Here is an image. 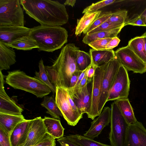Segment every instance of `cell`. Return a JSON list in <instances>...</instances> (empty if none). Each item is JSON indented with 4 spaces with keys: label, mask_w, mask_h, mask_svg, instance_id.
Returning a JSON list of instances; mask_svg holds the SVG:
<instances>
[{
    "label": "cell",
    "mask_w": 146,
    "mask_h": 146,
    "mask_svg": "<svg viewBox=\"0 0 146 146\" xmlns=\"http://www.w3.org/2000/svg\"><path fill=\"white\" fill-rule=\"evenodd\" d=\"M30 35L36 42L39 51L52 52L67 43V31L61 26L40 25L31 28Z\"/></svg>",
    "instance_id": "3"
},
{
    "label": "cell",
    "mask_w": 146,
    "mask_h": 146,
    "mask_svg": "<svg viewBox=\"0 0 146 146\" xmlns=\"http://www.w3.org/2000/svg\"><path fill=\"white\" fill-rule=\"evenodd\" d=\"M23 110L11 99L0 97V113L15 115L22 114Z\"/></svg>",
    "instance_id": "25"
},
{
    "label": "cell",
    "mask_w": 146,
    "mask_h": 146,
    "mask_svg": "<svg viewBox=\"0 0 146 146\" xmlns=\"http://www.w3.org/2000/svg\"><path fill=\"white\" fill-rule=\"evenodd\" d=\"M41 105L47 110L46 113L50 115L52 118L60 120V117L63 116L56 104L54 96H44Z\"/></svg>",
    "instance_id": "27"
},
{
    "label": "cell",
    "mask_w": 146,
    "mask_h": 146,
    "mask_svg": "<svg viewBox=\"0 0 146 146\" xmlns=\"http://www.w3.org/2000/svg\"><path fill=\"white\" fill-rule=\"evenodd\" d=\"M126 146H146V129L141 122L129 125Z\"/></svg>",
    "instance_id": "15"
},
{
    "label": "cell",
    "mask_w": 146,
    "mask_h": 146,
    "mask_svg": "<svg viewBox=\"0 0 146 146\" xmlns=\"http://www.w3.org/2000/svg\"><path fill=\"white\" fill-rule=\"evenodd\" d=\"M46 133L41 117L31 119L27 137L24 146H33Z\"/></svg>",
    "instance_id": "16"
},
{
    "label": "cell",
    "mask_w": 146,
    "mask_h": 146,
    "mask_svg": "<svg viewBox=\"0 0 146 146\" xmlns=\"http://www.w3.org/2000/svg\"><path fill=\"white\" fill-rule=\"evenodd\" d=\"M115 1V0H103L93 3L91 5L85 8L82 13L85 14L96 12L105 6L114 3Z\"/></svg>",
    "instance_id": "34"
},
{
    "label": "cell",
    "mask_w": 146,
    "mask_h": 146,
    "mask_svg": "<svg viewBox=\"0 0 146 146\" xmlns=\"http://www.w3.org/2000/svg\"><path fill=\"white\" fill-rule=\"evenodd\" d=\"M31 120L26 119L19 123L10 134L12 146H24L26 141Z\"/></svg>",
    "instance_id": "17"
},
{
    "label": "cell",
    "mask_w": 146,
    "mask_h": 146,
    "mask_svg": "<svg viewBox=\"0 0 146 146\" xmlns=\"http://www.w3.org/2000/svg\"><path fill=\"white\" fill-rule=\"evenodd\" d=\"M130 85V80L127 70L121 65L114 78L107 102L123 98H128Z\"/></svg>",
    "instance_id": "10"
},
{
    "label": "cell",
    "mask_w": 146,
    "mask_h": 146,
    "mask_svg": "<svg viewBox=\"0 0 146 146\" xmlns=\"http://www.w3.org/2000/svg\"><path fill=\"white\" fill-rule=\"evenodd\" d=\"M120 41V39L117 36L112 38L106 45V49H112L118 46Z\"/></svg>",
    "instance_id": "42"
},
{
    "label": "cell",
    "mask_w": 146,
    "mask_h": 146,
    "mask_svg": "<svg viewBox=\"0 0 146 146\" xmlns=\"http://www.w3.org/2000/svg\"><path fill=\"white\" fill-rule=\"evenodd\" d=\"M92 80L88 83L84 90L81 93L74 92L68 88L65 89L82 114L86 113L88 115L90 112L92 104Z\"/></svg>",
    "instance_id": "12"
},
{
    "label": "cell",
    "mask_w": 146,
    "mask_h": 146,
    "mask_svg": "<svg viewBox=\"0 0 146 146\" xmlns=\"http://www.w3.org/2000/svg\"><path fill=\"white\" fill-rule=\"evenodd\" d=\"M145 24L146 26V16L145 17Z\"/></svg>",
    "instance_id": "48"
},
{
    "label": "cell",
    "mask_w": 146,
    "mask_h": 146,
    "mask_svg": "<svg viewBox=\"0 0 146 146\" xmlns=\"http://www.w3.org/2000/svg\"><path fill=\"white\" fill-rule=\"evenodd\" d=\"M123 117L129 125L133 124L137 121L135 116L133 108L128 98H123L115 100Z\"/></svg>",
    "instance_id": "22"
},
{
    "label": "cell",
    "mask_w": 146,
    "mask_h": 146,
    "mask_svg": "<svg viewBox=\"0 0 146 146\" xmlns=\"http://www.w3.org/2000/svg\"><path fill=\"white\" fill-rule=\"evenodd\" d=\"M111 38H108L97 39L90 43L88 45L92 48L95 50H105L106 45Z\"/></svg>",
    "instance_id": "36"
},
{
    "label": "cell",
    "mask_w": 146,
    "mask_h": 146,
    "mask_svg": "<svg viewBox=\"0 0 146 146\" xmlns=\"http://www.w3.org/2000/svg\"><path fill=\"white\" fill-rule=\"evenodd\" d=\"M30 30L24 26L0 27V42L8 46L20 38L29 35Z\"/></svg>",
    "instance_id": "13"
},
{
    "label": "cell",
    "mask_w": 146,
    "mask_h": 146,
    "mask_svg": "<svg viewBox=\"0 0 146 146\" xmlns=\"http://www.w3.org/2000/svg\"><path fill=\"white\" fill-rule=\"evenodd\" d=\"M80 49L74 43L66 44L51 66H45L51 83L56 87L70 88L72 76L78 71L76 58Z\"/></svg>",
    "instance_id": "2"
},
{
    "label": "cell",
    "mask_w": 146,
    "mask_h": 146,
    "mask_svg": "<svg viewBox=\"0 0 146 146\" xmlns=\"http://www.w3.org/2000/svg\"><path fill=\"white\" fill-rule=\"evenodd\" d=\"M43 120L47 133L55 139L63 137L64 129L60 119L45 116Z\"/></svg>",
    "instance_id": "20"
},
{
    "label": "cell",
    "mask_w": 146,
    "mask_h": 146,
    "mask_svg": "<svg viewBox=\"0 0 146 146\" xmlns=\"http://www.w3.org/2000/svg\"><path fill=\"white\" fill-rule=\"evenodd\" d=\"M121 65L116 57L106 64L98 105V111L100 114L107 102L114 78Z\"/></svg>",
    "instance_id": "9"
},
{
    "label": "cell",
    "mask_w": 146,
    "mask_h": 146,
    "mask_svg": "<svg viewBox=\"0 0 146 146\" xmlns=\"http://www.w3.org/2000/svg\"><path fill=\"white\" fill-rule=\"evenodd\" d=\"M82 71L78 70L75 72L71 78L70 88H72L76 85L78 81L79 77Z\"/></svg>",
    "instance_id": "44"
},
{
    "label": "cell",
    "mask_w": 146,
    "mask_h": 146,
    "mask_svg": "<svg viewBox=\"0 0 146 146\" xmlns=\"http://www.w3.org/2000/svg\"><path fill=\"white\" fill-rule=\"evenodd\" d=\"M106 65V64L96 67L92 80L91 106L90 112L87 116L88 118L93 120L100 115L98 111V105Z\"/></svg>",
    "instance_id": "11"
},
{
    "label": "cell",
    "mask_w": 146,
    "mask_h": 146,
    "mask_svg": "<svg viewBox=\"0 0 146 146\" xmlns=\"http://www.w3.org/2000/svg\"><path fill=\"white\" fill-rule=\"evenodd\" d=\"M143 36L144 44V48L145 50V54L146 55V32H145L144 34L142 35Z\"/></svg>",
    "instance_id": "46"
},
{
    "label": "cell",
    "mask_w": 146,
    "mask_h": 146,
    "mask_svg": "<svg viewBox=\"0 0 146 146\" xmlns=\"http://www.w3.org/2000/svg\"><path fill=\"white\" fill-rule=\"evenodd\" d=\"M26 13L40 25L61 26L68 22L69 16L65 5L58 1L20 0Z\"/></svg>",
    "instance_id": "1"
},
{
    "label": "cell",
    "mask_w": 146,
    "mask_h": 146,
    "mask_svg": "<svg viewBox=\"0 0 146 146\" xmlns=\"http://www.w3.org/2000/svg\"><path fill=\"white\" fill-rule=\"evenodd\" d=\"M127 17V10H119L112 13L111 16L107 21L110 23L124 27Z\"/></svg>",
    "instance_id": "32"
},
{
    "label": "cell",
    "mask_w": 146,
    "mask_h": 146,
    "mask_svg": "<svg viewBox=\"0 0 146 146\" xmlns=\"http://www.w3.org/2000/svg\"><path fill=\"white\" fill-rule=\"evenodd\" d=\"M0 42V71L7 70L16 62L15 51Z\"/></svg>",
    "instance_id": "19"
},
{
    "label": "cell",
    "mask_w": 146,
    "mask_h": 146,
    "mask_svg": "<svg viewBox=\"0 0 146 146\" xmlns=\"http://www.w3.org/2000/svg\"><path fill=\"white\" fill-rule=\"evenodd\" d=\"M25 120L22 114L15 115L0 113V127L10 135L19 123Z\"/></svg>",
    "instance_id": "21"
},
{
    "label": "cell",
    "mask_w": 146,
    "mask_h": 146,
    "mask_svg": "<svg viewBox=\"0 0 146 146\" xmlns=\"http://www.w3.org/2000/svg\"><path fill=\"white\" fill-rule=\"evenodd\" d=\"M121 28H118L110 30L101 31L89 34H86L82 40L83 42L88 44L97 39L106 38H113L117 37Z\"/></svg>",
    "instance_id": "28"
},
{
    "label": "cell",
    "mask_w": 146,
    "mask_h": 146,
    "mask_svg": "<svg viewBox=\"0 0 146 146\" xmlns=\"http://www.w3.org/2000/svg\"><path fill=\"white\" fill-rule=\"evenodd\" d=\"M124 26L110 23L107 21L98 27L89 32L87 34H89L98 32L110 30L118 28L122 29Z\"/></svg>",
    "instance_id": "35"
},
{
    "label": "cell",
    "mask_w": 146,
    "mask_h": 146,
    "mask_svg": "<svg viewBox=\"0 0 146 146\" xmlns=\"http://www.w3.org/2000/svg\"><path fill=\"white\" fill-rule=\"evenodd\" d=\"M97 67L92 63L89 66L87 72V76L88 83L91 81L93 78L95 69Z\"/></svg>",
    "instance_id": "43"
},
{
    "label": "cell",
    "mask_w": 146,
    "mask_h": 146,
    "mask_svg": "<svg viewBox=\"0 0 146 146\" xmlns=\"http://www.w3.org/2000/svg\"><path fill=\"white\" fill-rule=\"evenodd\" d=\"M5 82L14 89L31 93L38 98H42L52 92L42 81L20 70L9 72L6 76Z\"/></svg>",
    "instance_id": "4"
},
{
    "label": "cell",
    "mask_w": 146,
    "mask_h": 146,
    "mask_svg": "<svg viewBox=\"0 0 146 146\" xmlns=\"http://www.w3.org/2000/svg\"><path fill=\"white\" fill-rule=\"evenodd\" d=\"M69 139L80 146H111L79 134H70L66 136Z\"/></svg>",
    "instance_id": "29"
},
{
    "label": "cell",
    "mask_w": 146,
    "mask_h": 146,
    "mask_svg": "<svg viewBox=\"0 0 146 146\" xmlns=\"http://www.w3.org/2000/svg\"><path fill=\"white\" fill-rule=\"evenodd\" d=\"M55 101L63 116L68 124L75 126L83 117L66 90L56 87Z\"/></svg>",
    "instance_id": "6"
},
{
    "label": "cell",
    "mask_w": 146,
    "mask_h": 146,
    "mask_svg": "<svg viewBox=\"0 0 146 146\" xmlns=\"http://www.w3.org/2000/svg\"><path fill=\"white\" fill-rule=\"evenodd\" d=\"M139 15L142 17H145L146 16V8Z\"/></svg>",
    "instance_id": "47"
},
{
    "label": "cell",
    "mask_w": 146,
    "mask_h": 146,
    "mask_svg": "<svg viewBox=\"0 0 146 146\" xmlns=\"http://www.w3.org/2000/svg\"><path fill=\"white\" fill-rule=\"evenodd\" d=\"M92 62L96 67L102 66L114 58L115 56L113 49L96 50L90 49Z\"/></svg>",
    "instance_id": "18"
},
{
    "label": "cell",
    "mask_w": 146,
    "mask_h": 146,
    "mask_svg": "<svg viewBox=\"0 0 146 146\" xmlns=\"http://www.w3.org/2000/svg\"><path fill=\"white\" fill-rule=\"evenodd\" d=\"M60 146H80L68 139L66 136L58 139Z\"/></svg>",
    "instance_id": "41"
},
{
    "label": "cell",
    "mask_w": 146,
    "mask_h": 146,
    "mask_svg": "<svg viewBox=\"0 0 146 146\" xmlns=\"http://www.w3.org/2000/svg\"><path fill=\"white\" fill-rule=\"evenodd\" d=\"M115 53L121 64L127 70L141 74L146 72V64L128 46L119 48Z\"/></svg>",
    "instance_id": "8"
},
{
    "label": "cell",
    "mask_w": 146,
    "mask_h": 146,
    "mask_svg": "<svg viewBox=\"0 0 146 146\" xmlns=\"http://www.w3.org/2000/svg\"><path fill=\"white\" fill-rule=\"evenodd\" d=\"M112 13L111 11L106 12L101 14L99 17L83 32L85 35L95 28L100 25L107 21L110 17Z\"/></svg>",
    "instance_id": "33"
},
{
    "label": "cell",
    "mask_w": 146,
    "mask_h": 146,
    "mask_svg": "<svg viewBox=\"0 0 146 146\" xmlns=\"http://www.w3.org/2000/svg\"><path fill=\"white\" fill-rule=\"evenodd\" d=\"M19 0H0V27L24 26V15Z\"/></svg>",
    "instance_id": "7"
},
{
    "label": "cell",
    "mask_w": 146,
    "mask_h": 146,
    "mask_svg": "<svg viewBox=\"0 0 146 146\" xmlns=\"http://www.w3.org/2000/svg\"><path fill=\"white\" fill-rule=\"evenodd\" d=\"M4 76L3 75L1 71H0V97L7 99H11L7 95L5 92L4 85L5 82Z\"/></svg>",
    "instance_id": "40"
},
{
    "label": "cell",
    "mask_w": 146,
    "mask_h": 146,
    "mask_svg": "<svg viewBox=\"0 0 146 146\" xmlns=\"http://www.w3.org/2000/svg\"><path fill=\"white\" fill-rule=\"evenodd\" d=\"M101 11L84 14L80 19H78L75 34L79 35L86 29L100 15Z\"/></svg>",
    "instance_id": "23"
},
{
    "label": "cell",
    "mask_w": 146,
    "mask_h": 146,
    "mask_svg": "<svg viewBox=\"0 0 146 146\" xmlns=\"http://www.w3.org/2000/svg\"><path fill=\"white\" fill-rule=\"evenodd\" d=\"M127 46L146 64V55L142 35L131 39L129 41Z\"/></svg>",
    "instance_id": "26"
},
{
    "label": "cell",
    "mask_w": 146,
    "mask_h": 146,
    "mask_svg": "<svg viewBox=\"0 0 146 146\" xmlns=\"http://www.w3.org/2000/svg\"><path fill=\"white\" fill-rule=\"evenodd\" d=\"M39 72H35L34 77L39 80L48 86L53 94L56 93V87L50 82L46 73L43 60L41 59L39 62Z\"/></svg>",
    "instance_id": "31"
},
{
    "label": "cell",
    "mask_w": 146,
    "mask_h": 146,
    "mask_svg": "<svg viewBox=\"0 0 146 146\" xmlns=\"http://www.w3.org/2000/svg\"><path fill=\"white\" fill-rule=\"evenodd\" d=\"M8 46L23 50H30L33 48H38L36 42L30 34L23 36L14 41Z\"/></svg>",
    "instance_id": "24"
},
{
    "label": "cell",
    "mask_w": 146,
    "mask_h": 146,
    "mask_svg": "<svg viewBox=\"0 0 146 146\" xmlns=\"http://www.w3.org/2000/svg\"><path fill=\"white\" fill-rule=\"evenodd\" d=\"M130 19H127L125 25L133 26H146L145 24V17H141L139 15L136 14Z\"/></svg>",
    "instance_id": "37"
},
{
    "label": "cell",
    "mask_w": 146,
    "mask_h": 146,
    "mask_svg": "<svg viewBox=\"0 0 146 146\" xmlns=\"http://www.w3.org/2000/svg\"><path fill=\"white\" fill-rule=\"evenodd\" d=\"M76 61L78 70L80 71L84 70L92 63L90 53L79 50L76 54Z\"/></svg>",
    "instance_id": "30"
},
{
    "label": "cell",
    "mask_w": 146,
    "mask_h": 146,
    "mask_svg": "<svg viewBox=\"0 0 146 146\" xmlns=\"http://www.w3.org/2000/svg\"><path fill=\"white\" fill-rule=\"evenodd\" d=\"M110 109V130L109 138L110 146H126L129 124L114 101L111 104Z\"/></svg>",
    "instance_id": "5"
},
{
    "label": "cell",
    "mask_w": 146,
    "mask_h": 146,
    "mask_svg": "<svg viewBox=\"0 0 146 146\" xmlns=\"http://www.w3.org/2000/svg\"><path fill=\"white\" fill-rule=\"evenodd\" d=\"M103 108L98 117L92 122L90 128L84 134V136L93 139L98 137L103 129L110 123L111 109L108 107Z\"/></svg>",
    "instance_id": "14"
},
{
    "label": "cell",
    "mask_w": 146,
    "mask_h": 146,
    "mask_svg": "<svg viewBox=\"0 0 146 146\" xmlns=\"http://www.w3.org/2000/svg\"><path fill=\"white\" fill-rule=\"evenodd\" d=\"M76 0H67L64 3V5H70L73 7L76 3Z\"/></svg>",
    "instance_id": "45"
},
{
    "label": "cell",
    "mask_w": 146,
    "mask_h": 146,
    "mask_svg": "<svg viewBox=\"0 0 146 146\" xmlns=\"http://www.w3.org/2000/svg\"><path fill=\"white\" fill-rule=\"evenodd\" d=\"M55 139L46 133L33 146H56Z\"/></svg>",
    "instance_id": "38"
},
{
    "label": "cell",
    "mask_w": 146,
    "mask_h": 146,
    "mask_svg": "<svg viewBox=\"0 0 146 146\" xmlns=\"http://www.w3.org/2000/svg\"><path fill=\"white\" fill-rule=\"evenodd\" d=\"M10 135L0 127V146H12Z\"/></svg>",
    "instance_id": "39"
}]
</instances>
